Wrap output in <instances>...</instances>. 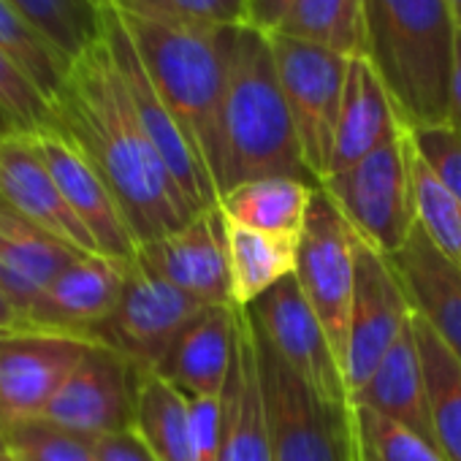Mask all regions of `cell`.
I'll use <instances>...</instances> for the list:
<instances>
[{
    "label": "cell",
    "instance_id": "cell-27",
    "mask_svg": "<svg viewBox=\"0 0 461 461\" xmlns=\"http://www.w3.org/2000/svg\"><path fill=\"white\" fill-rule=\"evenodd\" d=\"M228 250H230V283H234L237 307L256 304L280 280L296 275L299 242L294 240L261 234V230L228 220Z\"/></svg>",
    "mask_w": 461,
    "mask_h": 461
},
{
    "label": "cell",
    "instance_id": "cell-37",
    "mask_svg": "<svg viewBox=\"0 0 461 461\" xmlns=\"http://www.w3.org/2000/svg\"><path fill=\"white\" fill-rule=\"evenodd\" d=\"M429 168L461 201V131L450 125H429L407 131Z\"/></svg>",
    "mask_w": 461,
    "mask_h": 461
},
{
    "label": "cell",
    "instance_id": "cell-2",
    "mask_svg": "<svg viewBox=\"0 0 461 461\" xmlns=\"http://www.w3.org/2000/svg\"><path fill=\"white\" fill-rule=\"evenodd\" d=\"M269 176L315 182L304 166L299 136L280 87L272 39L250 25H237L228 50L220 112L217 198L245 182Z\"/></svg>",
    "mask_w": 461,
    "mask_h": 461
},
{
    "label": "cell",
    "instance_id": "cell-12",
    "mask_svg": "<svg viewBox=\"0 0 461 461\" xmlns=\"http://www.w3.org/2000/svg\"><path fill=\"white\" fill-rule=\"evenodd\" d=\"M245 310L250 312L256 331L312 391L334 404H350L342 366L318 315L304 299L296 275L280 280Z\"/></svg>",
    "mask_w": 461,
    "mask_h": 461
},
{
    "label": "cell",
    "instance_id": "cell-24",
    "mask_svg": "<svg viewBox=\"0 0 461 461\" xmlns=\"http://www.w3.org/2000/svg\"><path fill=\"white\" fill-rule=\"evenodd\" d=\"M350 404L372 407L437 445L426 393L423 358L415 337V312L391 345V350L377 364L372 380L350 399Z\"/></svg>",
    "mask_w": 461,
    "mask_h": 461
},
{
    "label": "cell",
    "instance_id": "cell-5",
    "mask_svg": "<svg viewBox=\"0 0 461 461\" xmlns=\"http://www.w3.org/2000/svg\"><path fill=\"white\" fill-rule=\"evenodd\" d=\"M256 350L275 461H356L350 404L312 391L258 331Z\"/></svg>",
    "mask_w": 461,
    "mask_h": 461
},
{
    "label": "cell",
    "instance_id": "cell-23",
    "mask_svg": "<svg viewBox=\"0 0 461 461\" xmlns=\"http://www.w3.org/2000/svg\"><path fill=\"white\" fill-rule=\"evenodd\" d=\"M412 310L461 361V269L450 264L415 225L407 245L391 258Z\"/></svg>",
    "mask_w": 461,
    "mask_h": 461
},
{
    "label": "cell",
    "instance_id": "cell-22",
    "mask_svg": "<svg viewBox=\"0 0 461 461\" xmlns=\"http://www.w3.org/2000/svg\"><path fill=\"white\" fill-rule=\"evenodd\" d=\"M237 304L206 307L155 369L187 396H222L234 361Z\"/></svg>",
    "mask_w": 461,
    "mask_h": 461
},
{
    "label": "cell",
    "instance_id": "cell-17",
    "mask_svg": "<svg viewBox=\"0 0 461 461\" xmlns=\"http://www.w3.org/2000/svg\"><path fill=\"white\" fill-rule=\"evenodd\" d=\"M131 261L106 256H82L63 269L47 291L31 304L25 321L36 331L93 337V331L114 312Z\"/></svg>",
    "mask_w": 461,
    "mask_h": 461
},
{
    "label": "cell",
    "instance_id": "cell-28",
    "mask_svg": "<svg viewBox=\"0 0 461 461\" xmlns=\"http://www.w3.org/2000/svg\"><path fill=\"white\" fill-rule=\"evenodd\" d=\"M415 337L423 358L426 393L437 447L447 461H461V361L437 331L415 312Z\"/></svg>",
    "mask_w": 461,
    "mask_h": 461
},
{
    "label": "cell",
    "instance_id": "cell-10",
    "mask_svg": "<svg viewBox=\"0 0 461 461\" xmlns=\"http://www.w3.org/2000/svg\"><path fill=\"white\" fill-rule=\"evenodd\" d=\"M104 36L114 55L120 77L128 87L136 117H139L144 133L149 136L152 147L168 166L171 176L176 179V185L182 187L187 201L195 206V212L217 206L220 198H217V187H214V179H212L206 163L201 160L198 149L193 147V141L187 139V133L182 131V125L176 122V117L160 98V93H158L155 82L149 79V74L139 58V50H136V44H133V39L112 0L106 4V33Z\"/></svg>",
    "mask_w": 461,
    "mask_h": 461
},
{
    "label": "cell",
    "instance_id": "cell-7",
    "mask_svg": "<svg viewBox=\"0 0 461 461\" xmlns=\"http://www.w3.org/2000/svg\"><path fill=\"white\" fill-rule=\"evenodd\" d=\"M356 230L318 185L299 240L296 280L312 312L318 315L342 369L356 291Z\"/></svg>",
    "mask_w": 461,
    "mask_h": 461
},
{
    "label": "cell",
    "instance_id": "cell-1",
    "mask_svg": "<svg viewBox=\"0 0 461 461\" xmlns=\"http://www.w3.org/2000/svg\"><path fill=\"white\" fill-rule=\"evenodd\" d=\"M52 114L114 193L139 248L198 214L144 133L106 36L71 66Z\"/></svg>",
    "mask_w": 461,
    "mask_h": 461
},
{
    "label": "cell",
    "instance_id": "cell-30",
    "mask_svg": "<svg viewBox=\"0 0 461 461\" xmlns=\"http://www.w3.org/2000/svg\"><path fill=\"white\" fill-rule=\"evenodd\" d=\"M277 33L358 58L364 55V0H294Z\"/></svg>",
    "mask_w": 461,
    "mask_h": 461
},
{
    "label": "cell",
    "instance_id": "cell-33",
    "mask_svg": "<svg viewBox=\"0 0 461 461\" xmlns=\"http://www.w3.org/2000/svg\"><path fill=\"white\" fill-rule=\"evenodd\" d=\"M350 423L356 461H447L434 442L372 407L350 404Z\"/></svg>",
    "mask_w": 461,
    "mask_h": 461
},
{
    "label": "cell",
    "instance_id": "cell-43",
    "mask_svg": "<svg viewBox=\"0 0 461 461\" xmlns=\"http://www.w3.org/2000/svg\"><path fill=\"white\" fill-rule=\"evenodd\" d=\"M445 6H447V12H450V17H453L456 28L461 31V0H445Z\"/></svg>",
    "mask_w": 461,
    "mask_h": 461
},
{
    "label": "cell",
    "instance_id": "cell-38",
    "mask_svg": "<svg viewBox=\"0 0 461 461\" xmlns=\"http://www.w3.org/2000/svg\"><path fill=\"white\" fill-rule=\"evenodd\" d=\"M190 431L198 461H217L222 445V396H187Z\"/></svg>",
    "mask_w": 461,
    "mask_h": 461
},
{
    "label": "cell",
    "instance_id": "cell-8",
    "mask_svg": "<svg viewBox=\"0 0 461 461\" xmlns=\"http://www.w3.org/2000/svg\"><path fill=\"white\" fill-rule=\"evenodd\" d=\"M269 39L304 166L321 185L331 166L337 117L350 58L280 33H272Z\"/></svg>",
    "mask_w": 461,
    "mask_h": 461
},
{
    "label": "cell",
    "instance_id": "cell-9",
    "mask_svg": "<svg viewBox=\"0 0 461 461\" xmlns=\"http://www.w3.org/2000/svg\"><path fill=\"white\" fill-rule=\"evenodd\" d=\"M203 310L206 304L152 275L133 258L114 312L93 331L90 339L109 345L139 372H155L176 337Z\"/></svg>",
    "mask_w": 461,
    "mask_h": 461
},
{
    "label": "cell",
    "instance_id": "cell-11",
    "mask_svg": "<svg viewBox=\"0 0 461 461\" xmlns=\"http://www.w3.org/2000/svg\"><path fill=\"white\" fill-rule=\"evenodd\" d=\"M412 304L391 258L358 240L356 245V291L348 326L345 388L353 399L375 375L383 356L391 350L407 321Z\"/></svg>",
    "mask_w": 461,
    "mask_h": 461
},
{
    "label": "cell",
    "instance_id": "cell-39",
    "mask_svg": "<svg viewBox=\"0 0 461 461\" xmlns=\"http://www.w3.org/2000/svg\"><path fill=\"white\" fill-rule=\"evenodd\" d=\"M93 442H95L98 461H158L133 429L106 434Z\"/></svg>",
    "mask_w": 461,
    "mask_h": 461
},
{
    "label": "cell",
    "instance_id": "cell-41",
    "mask_svg": "<svg viewBox=\"0 0 461 461\" xmlns=\"http://www.w3.org/2000/svg\"><path fill=\"white\" fill-rule=\"evenodd\" d=\"M450 128L461 131V31L456 33L453 66H450V85H447V122Z\"/></svg>",
    "mask_w": 461,
    "mask_h": 461
},
{
    "label": "cell",
    "instance_id": "cell-36",
    "mask_svg": "<svg viewBox=\"0 0 461 461\" xmlns=\"http://www.w3.org/2000/svg\"><path fill=\"white\" fill-rule=\"evenodd\" d=\"M0 114L17 128V133H39L55 125L47 98L4 52H0Z\"/></svg>",
    "mask_w": 461,
    "mask_h": 461
},
{
    "label": "cell",
    "instance_id": "cell-45",
    "mask_svg": "<svg viewBox=\"0 0 461 461\" xmlns=\"http://www.w3.org/2000/svg\"><path fill=\"white\" fill-rule=\"evenodd\" d=\"M12 133H17V128H14L4 114H0V139H6V136H12Z\"/></svg>",
    "mask_w": 461,
    "mask_h": 461
},
{
    "label": "cell",
    "instance_id": "cell-29",
    "mask_svg": "<svg viewBox=\"0 0 461 461\" xmlns=\"http://www.w3.org/2000/svg\"><path fill=\"white\" fill-rule=\"evenodd\" d=\"M9 4L68 66L104 41L109 0H9Z\"/></svg>",
    "mask_w": 461,
    "mask_h": 461
},
{
    "label": "cell",
    "instance_id": "cell-20",
    "mask_svg": "<svg viewBox=\"0 0 461 461\" xmlns=\"http://www.w3.org/2000/svg\"><path fill=\"white\" fill-rule=\"evenodd\" d=\"M82 256L90 253L60 242L0 198V291L23 315H28L47 285Z\"/></svg>",
    "mask_w": 461,
    "mask_h": 461
},
{
    "label": "cell",
    "instance_id": "cell-44",
    "mask_svg": "<svg viewBox=\"0 0 461 461\" xmlns=\"http://www.w3.org/2000/svg\"><path fill=\"white\" fill-rule=\"evenodd\" d=\"M25 331H33V329H0V348H4L9 339H14V337L25 334Z\"/></svg>",
    "mask_w": 461,
    "mask_h": 461
},
{
    "label": "cell",
    "instance_id": "cell-42",
    "mask_svg": "<svg viewBox=\"0 0 461 461\" xmlns=\"http://www.w3.org/2000/svg\"><path fill=\"white\" fill-rule=\"evenodd\" d=\"M0 329H31L25 315L14 307V302L4 291H0Z\"/></svg>",
    "mask_w": 461,
    "mask_h": 461
},
{
    "label": "cell",
    "instance_id": "cell-35",
    "mask_svg": "<svg viewBox=\"0 0 461 461\" xmlns=\"http://www.w3.org/2000/svg\"><path fill=\"white\" fill-rule=\"evenodd\" d=\"M120 12L187 25L234 28L248 20V0H112Z\"/></svg>",
    "mask_w": 461,
    "mask_h": 461
},
{
    "label": "cell",
    "instance_id": "cell-40",
    "mask_svg": "<svg viewBox=\"0 0 461 461\" xmlns=\"http://www.w3.org/2000/svg\"><path fill=\"white\" fill-rule=\"evenodd\" d=\"M294 0H248V20L245 25L272 36L283 28Z\"/></svg>",
    "mask_w": 461,
    "mask_h": 461
},
{
    "label": "cell",
    "instance_id": "cell-14",
    "mask_svg": "<svg viewBox=\"0 0 461 461\" xmlns=\"http://www.w3.org/2000/svg\"><path fill=\"white\" fill-rule=\"evenodd\" d=\"M136 261L206 307L234 304L228 220L220 206L203 209L174 234L141 245Z\"/></svg>",
    "mask_w": 461,
    "mask_h": 461
},
{
    "label": "cell",
    "instance_id": "cell-19",
    "mask_svg": "<svg viewBox=\"0 0 461 461\" xmlns=\"http://www.w3.org/2000/svg\"><path fill=\"white\" fill-rule=\"evenodd\" d=\"M217 461H275L261 393L256 329L245 307H237L234 361L222 391V445Z\"/></svg>",
    "mask_w": 461,
    "mask_h": 461
},
{
    "label": "cell",
    "instance_id": "cell-3",
    "mask_svg": "<svg viewBox=\"0 0 461 461\" xmlns=\"http://www.w3.org/2000/svg\"><path fill=\"white\" fill-rule=\"evenodd\" d=\"M456 33L445 0H364V55L407 131L447 122Z\"/></svg>",
    "mask_w": 461,
    "mask_h": 461
},
{
    "label": "cell",
    "instance_id": "cell-46",
    "mask_svg": "<svg viewBox=\"0 0 461 461\" xmlns=\"http://www.w3.org/2000/svg\"><path fill=\"white\" fill-rule=\"evenodd\" d=\"M0 453H9V450H6V437H4V426H0Z\"/></svg>",
    "mask_w": 461,
    "mask_h": 461
},
{
    "label": "cell",
    "instance_id": "cell-21",
    "mask_svg": "<svg viewBox=\"0 0 461 461\" xmlns=\"http://www.w3.org/2000/svg\"><path fill=\"white\" fill-rule=\"evenodd\" d=\"M402 131L407 128L383 79L366 60V55L350 58L345 90H342V106L337 117L329 176L356 166L358 160L380 149L385 141H391Z\"/></svg>",
    "mask_w": 461,
    "mask_h": 461
},
{
    "label": "cell",
    "instance_id": "cell-13",
    "mask_svg": "<svg viewBox=\"0 0 461 461\" xmlns=\"http://www.w3.org/2000/svg\"><path fill=\"white\" fill-rule=\"evenodd\" d=\"M136 385L139 369L109 345L93 342L41 418L87 439L133 429Z\"/></svg>",
    "mask_w": 461,
    "mask_h": 461
},
{
    "label": "cell",
    "instance_id": "cell-16",
    "mask_svg": "<svg viewBox=\"0 0 461 461\" xmlns=\"http://www.w3.org/2000/svg\"><path fill=\"white\" fill-rule=\"evenodd\" d=\"M36 141L68 206L95 240L98 253L114 261H133L139 250L133 230L114 193L109 190L98 168L87 160V155L55 125L39 131Z\"/></svg>",
    "mask_w": 461,
    "mask_h": 461
},
{
    "label": "cell",
    "instance_id": "cell-34",
    "mask_svg": "<svg viewBox=\"0 0 461 461\" xmlns=\"http://www.w3.org/2000/svg\"><path fill=\"white\" fill-rule=\"evenodd\" d=\"M14 461H98L95 442L66 431L47 418H0Z\"/></svg>",
    "mask_w": 461,
    "mask_h": 461
},
{
    "label": "cell",
    "instance_id": "cell-32",
    "mask_svg": "<svg viewBox=\"0 0 461 461\" xmlns=\"http://www.w3.org/2000/svg\"><path fill=\"white\" fill-rule=\"evenodd\" d=\"M0 52L36 85L50 106H55L68 82L71 66L23 20L9 0H0Z\"/></svg>",
    "mask_w": 461,
    "mask_h": 461
},
{
    "label": "cell",
    "instance_id": "cell-4",
    "mask_svg": "<svg viewBox=\"0 0 461 461\" xmlns=\"http://www.w3.org/2000/svg\"><path fill=\"white\" fill-rule=\"evenodd\" d=\"M120 17L160 98L214 179L220 166V112L228 77V50L237 25L163 23L128 12H120Z\"/></svg>",
    "mask_w": 461,
    "mask_h": 461
},
{
    "label": "cell",
    "instance_id": "cell-18",
    "mask_svg": "<svg viewBox=\"0 0 461 461\" xmlns=\"http://www.w3.org/2000/svg\"><path fill=\"white\" fill-rule=\"evenodd\" d=\"M0 198L60 242L90 256L98 253L90 230L58 187L36 133H12L0 139Z\"/></svg>",
    "mask_w": 461,
    "mask_h": 461
},
{
    "label": "cell",
    "instance_id": "cell-47",
    "mask_svg": "<svg viewBox=\"0 0 461 461\" xmlns=\"http://www.w3.org/2000/svg\"><path fill=\"white\" fill-rule=\"evenodd\" d=\"M0 461H14V458L9 453H0Z\"/></svg>",
    "mask_w": 461,
    "mask_h": 461
},
{
    "label": "cell",
    "instance_id": "cell-25",
    "mask_svg": "<svg viewBox=\"0 0 461 461\" xmlns=\"http://www.w3.org/2000/svg\"><path fill=\"white\" fill-rule=\"evenodd\" d=\"M315 187V182L291 176L253 179L220 195L217 206L230 222L299 242Z\"/></svg>",
    "mask_w": 461,
    "mask_h": 461
},
{
    "label": "cell",
    "instance_id": "cell-6",
    "mask_svg": "<svg viewBox=\"0 0 461 461\" xmlns=\"http://www.w3.org/2000/svg\"><path fill=\"white\" fill-rule=\"evenodd\" d=\"M321 187L350 222L356 237L385 258H393L412 237L418 220L407 163V131L356 166L326 176Z\"/></svg>",
    "mask_w": 461,
    "mask_h": 461
},
{
    "label": "cell",
    "instance_id": "cell-15",
    "mask_svg": "<svg viewBox=\"0 0 461 461\" xmlns=\"http://www.w3.org/2000/svg\"><path fill=\"white\" fill-rule=\"evenodd\" d=\"M95 339L25 331L0 348V418H39Z\"/></svg>",
    "mask_w": 461,
    "mask_h": 461
},
{
    "label": "cell",
    "instance_id": "cell-26",
    "mask_svg": "<svg viewBox=\"0 0 461 461\" xmlns=\"http://www.w3.org/2000/svg\"><path fill=\"white\" fill-rule=\"evenodd\" d=\"M133 431L158 461H198L190 431L187 393L158 372H139Z\"/></svg>",
    "mask_w": 461,
    "mask_h": 461
},
{
    "label": "cell",
    "instance_id": "cell-31",
    "mask_svg": "<svg viewBox=\"0 0 461 461\" xmlns=\"http://www.w3.org/2000/svg\"><path fill=\"white\" fill-rule=\"evenodd\" d=\"M407 163H410L415 220L420 230L450 264L461 269V201L429 168V163L415 149L410 133H407Z\"/></svg>",
    "mask_w": 461,
    "mask_h": 461
}]
</instances>
